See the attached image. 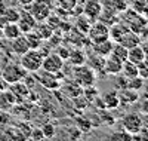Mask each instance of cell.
Segmentation results:
<instances>
[{
  "mask_svg": "<svg viewBox=\"0 0 148 141\" xmlns=\"http://www.w3.org/2000/svg\"><path fill=\"white\" fill-rule=\"evenodd\" d=\"M18 25H19V28L22 31V34H25V33H30L36 28V25H37V19L33 17V14L25 8L24 10H21V14H19V18H18Z\"/></svg>",
  "mask_w": 148,
  "mask_h": 141,
  "instance_id": "9c48e42d",
  "label": "cell"
},
{
  "mask_svg": "<svg viewBox=\"0 0 148 141\" xmlns=\"http://www.w3.org/2000/svg\"><path fill=\"white\" fill-rule=\"evenodd\" d=\"M145 85V80L141 77V76H136V77H130L129 82H127V88L129 89H133V91H141Z\"/></svg>",
  "mask_w": 148,
  "mask_h": 141,
  "instance_id": "1f68e13d",
  "label": "cell"
},
{
  "mask_svg": "<svg viewBox=\"0 0 148 141\" xmlns=\"http://www.w3.org/2000/svg\"><path fill=\"white\" fill-rule=\"evenodd\" d=\"M119 43H121L125 48L130 49V48L136 46V45H141V37H139L138 33H135V31H132V30H127L125 34H123V37L120 39Z\"/></svg>",
  "mask_w": 148,
  "mask_h": 141,
  "instance_id": "d6986e66",
  "label": "cell"
},
{
  "mask_svg": "<svg viewBox=\"0 0 148 141\" xmlns=\"http://www.w3.org/2000/svg\"><path fill=\"white\" fill-rule=\"evenodd\" d=\"M68 62L71 66H82V64H86V59H88V55L82 48H76V49H71L70 54H68Z\"/></svg>",
  "mask_w": 148,
  "mask_h": 141,
  "instance_id": "ac0fdd59",
  "label": "cell"
},
{
  "mask_svg": "<svg viewBox=\"0 0 148 141\" xmlns=\"http://www.w3.org/2000/svg\"><path fill=\"white\" fill-rule=\"evenodd\" d=\"M92 22H93V21H90L84 14H83V15H79V17H77V30H79L82 34H86V33L89 31Z\"/></svg>",
  "mask_w": 148,
  "mask_h": 141,
  "instance_id": "f546056e",
  "label": "cell"
},
{
  "mask_svg": "<svg viewBox=\"0 0 148 141\" xmlns=\"http://www.w3.org/2000/svg\"><path fill=\"white\" fill-rule=\"evenodd\" d=\"M30 138H33V140H45L42 128H33L31 134H30Z\"/></svg>",
  "mask_w": 148,
  "mask_h": 141,
  "instance_id": "f35d334b",
  "label": "cell"
},
{
  "mask_svg": "<svg viewBox=\"0 0 148 141\" xmlns=\"http://www.w3.org/2000/svg\"><path fill=\"white\" fill-rule=\"evenodd\" d=\"M86 100H88L89 102H93V100L95 98H98L99 97V91L95 88V85H92V86H86V88H83V94H82Z\"/></svg>",
  "mask_w": 148,
  "mask_h": 141,
  "instance_id": "4dcf8cb0",
  "label": "cell"
},
{
  "mask_svg": "<svg viewBox=\"0 0 148 141\" xmlns=\"http://www.w3.org/2000/svg\"><path fill=\"white\" fill-rule=\"evenodd\" d=\"M127 30H129L127 27H125L123 24L117 22V24H114L113 27L110 28V39L113 40L114 43H119V42H120V39L123 37V34H125Z\"/></svg>",
  "mask_w": 148,
  "mask_h": 141,
  "instance_id": "cb8c5ba5",
  "label": "cell"
},
{
  "mask_svg": "<svg viewBox=\"0 0 148 141\" xmlns=\"http://www.w3.org/2000/svg\"><path fill=\"white\" fill-rule=\"evenodd\" d=\"M119 97H120V106H132L139 101L138 91H133V89H129V88L119 91Z\"/></svg>",
  "mask_w": 148,
  "mask_h": 141,
  "instance_id": "2e32d148",
  "label": "cell"
},
{
  "mask_svg": "<svg viewBox=\"0 0 148 141\" xmlns=\"http://www.w3.org/2000/svg\"><path fill=\"white\" fill-rule=\"evenodd\" d=\"M104 107L107 110H114L120 107V97H119V91H108L105 94H102L101 97Z\"/></svg>",
  "mask_w": 148,
  "mask_h": 141,
  "instance_id": "e0dca14e",
  "label": "cell"
},
{
  "mask_svg": "<svg viewBox=\"0 0 148 141\" xmlns=\"http://www.w3.org/2000/svg\"><path fill=\"white\" fill-rule=\"evenodd\" d=\"M111 140H121V141H130L132 140V134H129L127 131L125 129H121L119 132H114V134H111L110 135Z\"/></svg>",
  "mask_w": 148,
  "mask_h": 141,
  "instance_id": "d590c367",
  "label": "cell"
},
{
  "mask_svg": "<svg viewBox=\"0 0 148 141\" xmlns=\"http://www.w3.org/2000/svg\"><path fill=\"white\" fill-rule=\"evenodd\" d=\"M104 12V5L99 0H88L83 6V14L90 21H98Z\"/></svg>",
  "mask_w": 148,
  "mask_h": 141,
  "instance_id": "30bf717a",
  "label": "cell"
},
{
  "mask_svg": "<svg viewBox=\"0 0 148 141\" xmlns=\"http://www.w3.org/2000/svg\"><path fill=\"white\" fill-rule=\"evenodd\" d=\"M56 8H59L61 10H65V12H71L73 8L76 6L79 2L77 0H55Z\"/></svg>",
  "mask_w": 148,
  "mask_h": 141,
  "instance_id": "d6a6232c",
  "label": "cell"
},
{
  "mask_svg": "<svg viewBox=\"0 0 148 141\" xmlns=\"http://www.w3.org/2000/svg\"><path fill=\"white\" fill-rule=\"evenodd\" d=\"M24 8H27L31 12L37 22L46 21L49 15L53 14V0H33L28 6Z\"/></svg>",
  "mask_w": 148,
  "mask_h": 141,
  "instance_id": "3957f363",
  "label": "cell"
},
{
  "mask_svg": "<svg viewBox=\"0 0 148 141\" xmlns=\"http://www.w3.org/2000/svg\"><path fill=\"white\" fill-rule=\"evenodd\" d=\"M142 98L148 101V85H144V91H142Z\"/></svg>",
  "mask_w": 148,
  "mask_h": 141,
  "instance_id": "b9f144b4",
  "label": "cell"
},
{
  "mask_svg": "<svg viewBox=\"0 0 148 141\" xmlns=\"http://www.w3.org/2000/svg\"><path fill=\"white\" fill-rule=\"evenodd\" d=\"M43 52L40 49H28L25 54L21 55L19 64L25 68L28 73H36L42 68V62H43Z\"/></svg>",
  "mask_w": 148,
  "mask_h": 141,
  "instance_id": "7a4b0ae2",
  "label": "cell"
},
{
  "mask_svg": "<svg viewBox=\"0 0 148 141\" xmlns=\"http://www.w3.org/2000/svg\"><path fill=\"white\" fill-rule=\"evenodd\" d=\"M141 119H142V126L148 129V113H142L141 114Z\"/></svg>",
  "mask_w": 148,
  "mask_h": 141,
  "instance_id": "60d3db41",
  "label": "cell"
},
{
  "mask_svg": "<svg viewBox=\"0 0 148 141\" xmlns=\"http://www.w3.org/2000/svg\"><path fill=\"white\" fill-rule=\"evenodd\" d=\"M36 80L39 82L42 86H45L46 89H51V91H55V89H59L61 83L64 80V76H62V70L58 71V73H49L45 70H39L36 71Z\"/></svg>",
  "mask_w": 148,
  "mask_h": 141,
  "instance_id": "277c9868",
  "label": "cell"
},
{
  "mask_svg": "<svg viewBox=\"0 0 148 141\" xmlns=\"http://www.w3.org/2000/svg\"><path fill=\"white\" fill-rule=\"evenodd\" d=\"M121 126L123 129L127 131L129 134H136L141 128H142V119L139 113H126L125 116L121 118Z\"/></svg>",
  "mask_w": 148,
  "mask_h": 141,
  "instance_id": "52a82bcc",
  "label": "cell"
},
{
  "mask_svg": "<svg viewBox=\"0 0 148 141\" xmlns=\"http://www.w3.org/2000/svg\"><path fill=\"white\" fill-rule=\"evenodd\" d=\"M34 31H36L37 34H39L43 40H49V39L52 37V34H53V28H52L49 24H46L45 21L37 22L36 28H34Z\"/></svg>",
  "mask_w": 148,
  "mask_h": 141,
  "instance_id": "603a6c76",
  "label": "cell"
},
{
  "mask_svg": "<svg viewBox=\"0 0 148 141\" xmlns=\"http://www.w3.org/2000/svg\"><path fill=\"white\" fill-rule=\"evenodd\" d=\"M64 67V59L61 58L56 52H49L42 62V70L49 73H58Z\"/></svg>",
  "mask_w": 148,
  "mask_h": 141,
  "instance_id": "ba28073f",
  "label": "cell"
},
{
  "mask_svg": "<svg viewBox=\"0 0 148 141\" xmlns=\"http://www.w3.org/2000/svg\"><path fill=\"white\" fill-rule=\"evenodd\" d=\"M9 42H10V50H12L15 55H18V57H21L22 54H25L27 50L30 49V45H28V42H27L25 34H21V36L15 37V39H12V40H9Z\"/></svg>",
  "mask_w": 148,
  "mask_h": 141,
  "instance_id": "5bb4252c",
  "label": "cell"
},
{
  "mask_svg": "<svg viewBox=\"0 0 148 141\" xmlns=\"http://www.w3.org/2000/svg\"><path fill=\"white\" fill-rule=\"evenodd\" d=\"M16 104H18V101H16L15 95L12 94L9 89H3V91H0V110L10 111V110L15 109Z\"/></svg>",
  "mask_w": 148,
  "mask_h": 141,
  "instance_id": "7c38bea8",
  "label": "cell"
},
{
  "mask_svg": "<svg viewBox=\"0 0 148 141\" xmlns=\"http://www.w3.org/2000/svg\"><path fill=\"white\" fill-rule=\"evenodd\" d=\"M6 9V5L2 2V0H0V14H3V10Z\"/></svg>",
  "mask_w": 148,
  "mask_h": 141,
  "instance_id": "ee69618b",
  "label": "cell"
},
{
  "mask_svg": "<svg viewBox=\"0 0 148 141\" xmlns=\"http://www.w3.org/2000/svg\"><path fill=\"white\" fill-rule=\"evenodd\" d=\"M121 67H123V62L119 61L117 58L108 55L105 58V62H104V73L105 74H110V76H116L119 73H121Z\"/></svg>",
  "mask_w": 148,
  "mask_h": 141,
  "instance_id": "9a60e30c",
  "label": "cell"
},
{
  "mask_svg": "<svg viewBox=\"0 0 148 141\" xmlns=\"http://www.w3.org/2000/svg\"><path fill=\"white\" fill-rule=\"evenodd\" d=\"M86 36H88V39L92 45L108 40L110 39V27L102 21H93L89 31L86 33Z\"/></svg>",
  "mask_w": 148,
  "mask_h": 141,
  "instance_id": "8992f818",
  "label": "cell"
},
{
  "mask_svg": "<svg viewBox=\"0 0 148 141\" xmlns=\"http://www.w3.org/2000/svg\"><path fill=\"white\" fill-rule=\"evenodd\" d=\"M8 89L15 95V98H16V101H18V104H19V102H22L24 100H27L28 95H30V88H28L25 83H24L22 80H21V82H16V83L9 85Z\"/></svg>",
  "mask_w": 148,
  "mask_h": 141,
  "instance_id": "4fadbf2b",
  "label": "cell"
},
{
  "mask_svg": "<svg viewBox=\"0 0 148 141\" xmlns=\"http://www.w3.org/2000/svg\"><path fill=\"white\" fill-rule=\"evenodd\" d=\"M64 83H61V91L65 97H68L70 100L76 98V97H80L83 94V88L76 82V80H62Z\"/></svg>",
  "mask_w": 148,
  "mask_h": 141,
  "instance_id": "8fae6325",
  "label": "cell"
},
{
  "mask_svg": "<svg viewBox=\"0 0 148 141\" xmlns=\"http://www.w3.org/2000/svg\"><path fill=\"white\" fill-rule=\"evenodd\" d=\"M121 73L126 76V77H136V76H139V70H138V66L136 64H133L132 61L126 59L125 62H123V67H121Z\"/></svg>",
  "mask_w": 148,
  "mask_h": 141,
  "instance_id": "484cf974",
  "label": "cell"
},
{
  "mask_svg": "<svg viewBox=\"0 0 148 141\" xmlns=\"http://www.w3.org/2000/svg\"><path fill=\"white\" fill-rule=\"evenodd\" d=\"M25 37H27V42L30 45V49H39V48H42V45L45 42L34 30L30 31V33H25Z\"/></svg>",
  "mask_w": 148,
  "mask_h": 141,
  "instance_id": "83f0119b",
  "label": "cell"
},
{
  "mask_svg": "<svg viewBox=\"0 0 148 141\" xmlns=\"http://www.w3.org/2000/svg\"><path fill=\"white\" fill-rule=\"evenodd\" d=\"M127 59L132 61L133 64H141L144 59H145V54H144V49L141 45H136L130 49H127Z\"/></svg>",
  "mask_w": 148,
  "mask_h": 141,
  "instance_id": "7402d4cb",
  "label": "cell"
},
{
  "mask_svg": "<svg viewBox=\"0 0 148 141\" xmlns=\"http://www.w3.org/2000/svg\"><path fill=\"white\" fill-rule=\"evenodd\" d=\"M105 58H107V57H101V55H98V54H93V57H88V59H86V64H88L89 67H92L95 71H102V70H104Z\"/></svg>",
  "mask_w": 148,
  "mask_h": 141,
  "instance_id": "d4e9b609",
  "label": "cell"
},
{
  "mask_svg": "<svg viewBox=\"0 0 148 141\" xmlns=\"http://www.w3.org/2000/svg\"><path fill=\"white\" fill-rule=\"evenodd\" d=\"M138 70H139V76L144 80H148V57H145V59L138 64Z\"/></svg>",
  "mask_w": 148,
  "mask_h": 141,
  "instance_id": "74e56055",
  "label": "cell"
},
{
  "mask_svg": "<svg viewBox=\"0 0 148 141\" xmlns=\"http://www.w3.org/2000/svg\"><path fill=\"white\" fill-rule=\"evenodd\" d=\"M19 14H21V10H18L16 8L6 6V9L3 10V14H0V15L6 19V22H16L18 18H19Z\"/></svg>",
  "mask_w": 148,
  "mask_h": 141,
  "instance_id": "f1b7e54d",
  "label": "cell"
},
{
  "mask_svg": "<svg viewBox=\"0 0 148 141\" xmlns=\"http://www.w3.org/2000/svg\"><path fill=\"white\" fill-rule=\"evenodd\" d=\"M110 55L114 57V58H117V59L121 61V62H125V61L127 59V48H125L121 43H114L113 50H111Z\"/></svg>",
  "mask_w": 148,
  "mask_h": 141,
  "instance_id": "4316f807",
  "label": "cell"
},
{
  "mask_svg": "<svg viewBox=\"0 0 148 141\" xmlns=\"http://www.w3.org/2000/svg\"><path fill=\"white\" fill-rule=\"evenodd\" d=\"M42 131H43L45 138H53L56 135V128L53 123H45L42 126Z\"/></svg>",
  "mask_w": 148,
  "mask_h": 141,
  "instance_id": "e575fe53",
  "label": "cell"
},
{
  "mask_svg": "<svg viewBox=\"0 0 148 141\" xmlns=\"http://www.w3.org/2000/svg\"><path fill=\"white\" fill-rule=\"evenodd\" d=\"M16 126H18V129H19V132L22 134L24 138H25V140L30 138V134H31V129H33L31 125H28L27 122H21V123H18Z\"/></svg>",
  "mask_w": 148,
  "mask_h": 141,
  "instance_id": "8d00e7d4",
  "label": "cell"
},
{
  "mask_svg": "<svg viewBox=\"0 0 148 141\" xmlns=\"http://www.w3.org/2000/svg\"><path fill=\"white\" fill-rule=\"evenodd\" d=\"M142 49H144V54H145V57H148V45H144V46H142Z\"/></svg>",
  "mask_w": 148,
  "mask_h": 141,
  "instance_id": "f6af8a7d",
  "label": "cell"
},
{
  "mask_svg": "<svg viewBox=\"0 0 148 141\" xmlns=\"http://www.w3.org/2000/svg\"><path fill=\"white\" fill-rule=\"evenodd\" d=\"M127 82H129V77H126V76L123 74V73L116 74V82H114V85H116V89H117V91L126 89V88H127Z\"/></svg>",
  "mask_w": 148,
  "mask_h": 141,
  "instance_id": "836d02e7",
  "label": "cell"
},
{
  "mask_svg": "<svg viewBox=\"0 0 148 141\" xmlns=\"http://www.w3.org/2000/svg\"><path fill=\"white\" fill-rule=\"evenodd\" d=\"M27 74H28V71L24 68L19 62H9V64H6L5 68L2 70V73H0V76H2L3 80L8 85H12V83L24 80V77H25Z\"/></svg>",
  "mask_w": 148,
  "mask_h": 141,
  "instance_id": "5b68a950",
  "label": "cell"
},
{
  "mask_svg": "<svg viewBox=\"0 0 148 141\" xmlns=\"http://www.w3.org/2000/svg\"><path fill=\"white\" fill-rule=\"evenodd\" d=\"M73 80H76L82 88L92 86L96 82V71L89 67L88 64H82V66H74L73 67Z\"/></svg>",
  "mask_w": 148,
  "mask_h": 141,
  "instance_id": "6da1fadb",
  "label": "cell"
},
{
  "mask_svg": "<svg viewBox=\"0 0 148 141\" xmlns=\"http://www.w3.org/2000/svg\"><path fill=\"white\" fill-rule=\"evenodd\" d=\"M113 46H114V42L108 39V40H104L99 43H93L92 49H93V54H98L101 57H108L111 54V50H113Z\"/></svg>",
  "mask_w": 148,
  "mask_h": 141,
  "instance_id": "ffe728a7",
  "label": "cell"
},
{
  "mask_svg": "<svg viewBox=\"0 0 148 141\" xmlns=\"http://www.w3.org/2000/svg\"><path fill=\"white\" fill-rule=\"evenodd\" d=\"M2 34H3V37L6 40H12V39H15V37L21 36L22 31L19 28L18 22H8V24H5V27L2 28Z\"/></svg>",
  "mask_w": 148,
  "mask_h": 141,
  "instance_id": "44dd1931",
  "label": "cell"
},
{
  "mask_svg": "<svg viewBox=\"0 0 148 141\" xmlns=\"http://www.w3.org/2000/svg\"><path fill=\"white\" fill-rule=\"evenodd\" d=\"M9 123V111H3L0 110V128Z\"/></svg>",
  "mask_w": 148,
  "mask_h": 141,
  "instance_id": "ab89813d",
  "label": "cell"
},
{
  "mask_svg": "<svg viewBox=\"0 0 148 141\" xmlns=\"http://www.w3.org/2000/svg\"><path fill=\"white\" fill-rule=\"evenodd\" d=\"M16 2H18L19 5H22V6H28L33 0H16Z\"/></svg>",
  "mask_w": 148,
  "mask_h": 141,
  "instance_id": "7bdbcfd3",
  "label": "cell"
},
{
  "mask_svg": "<svg viewBox=\"0 0 148 141\" xmlns=\"http://www.w3.org/2000/svg\"><path fill=\"white\" fill-rule=\"evenodd\" d=\"M2 37H3V34H2V28H0V40H2Z\"/></svg>",
  "mask_w": 148,
  "mask_h": 141,
  "instance_id": "bcb514c9",
  "label": "cell"
}]
</instances>
